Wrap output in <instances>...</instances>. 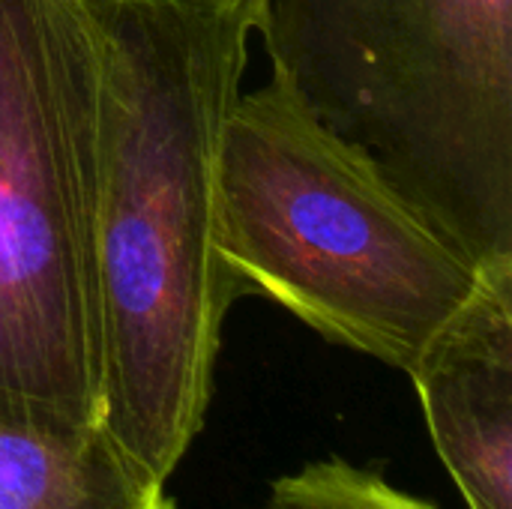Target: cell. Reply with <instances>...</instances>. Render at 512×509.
<instances>
[{
  "label": "cell",
  "mask_w": 512,
  "mask_h": 509,
  "mask_svg": "<svg viewBox=\"0 0 512 509\" xmlns=\"http://www.w3.org/2000/svg\"><path fill=\"white\" fill-rule=\"evenodd\" d=\"M99 36V429L159 483L204 429L234 294L216 162L249 0H87Z\"/></svg>",
  "instance_id": "1"
},
{
  "label": "cell",
  "mask_w": 512,
  "mask_h": 509,
  "mask_svg": "<svg viewBox=\"0 0 512 509\" xmlns=\"http://www.w3.org/2000/svg\"><path fill=\"white\" fill-rule=\"evenodd\" d=\"M273 84L483 270H512V0H249Z\"/></svg>",
  "instance_id": "2"
},
{
  "label": "cell",
  "mask_w": 512,
  "mask_h": 509,
  "mask_svg": "<svg viewBox=\"0 0 512 509\" xmlns=\"http://www.w3.org/2000/svg\"><path fill=\"white\" fill-rule=\"evenodd\" d=\"M216 213L234 300L267 297L405 375L495 276L273 81L231 105Z\"/></svg>",
  "instance_id": "3"
},
{
  "label": "cell",
  "mask_w": 512,
  "mask_h": 509,
  "mask_svg": "<svg viewBox=\"0 0 512 509\" xmlns=\"http://www.w3.org/2000/svg\"><path fill=\"white\" fill-rule=\"evenodd\" d=\"M99 93L87 0H0V420L99 426Z\"/></svg>",
  "instance_id": "4"
},
{
  "label": "cell",
  "mask_w": 512,
  "mask_h": 509,
  "mask_svg": "<svg viewBox=\"0 0 512 509\" xmlns=\"http://www.w3.org/2000/svg\"><path fill=\"white\" fill-rule=\"evenodd\" d=\"M408 378L465 504L512 509V273L489 276Z\"/></svg>",
  "instance_id": "5"
},
{
  "label": "cell",
  "mask_w": 512,
  "mask_h": 509,
  "mask_svg": "<svg viewBox=\"0 0 512 509\" xmlns=\"http://www.w3.org/2000/svg\"><path fill=\"white\" fill-rule=\"evenodd\" d=\"M0 509H177L99 429L0 420Z\"/></svg>",
  "instance_id": "6"
},
{
  "label": "cell",
  "mask_w": 512,
  "mask_h": 509,
  "mask_svg": "<svg viewBox=\"0 0 512 509\" xmlns=\"http://www.w3.org/2000/svg\"><path fill=\"white\" fill-rule=\"evenodd\" d=\"M255 509H435L429 501L387 483L378 471L345 459L309 462L279 477Z\"/></svg>",
  "instance_id": "7"
}]
</instances>
